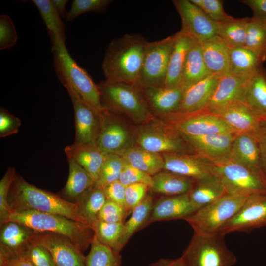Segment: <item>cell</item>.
<instances>
[{"mask_svg": "<svg viewBox=\"0 0 266 266\" xmlns=\"http://www.w3.org/2000/svg\"><path fill=\"white\" fill-rule=\"evenodd\" d=\"M224 236L212 235H194L181 257L187 266H233L235 255L225 244Z\"/></svg>", "mask_w": 266, "mask_h": 266, "instance_id": "obj_8", "label": "cell"}, {"mask_svg": "<svg viewBox=\"0 0 266 266\" xmlns=\"http://www.w3.org/2000/svg\"><path fill=\"white\" fill-rule=\"evenodd\" d=\"M127 213L122 206L107 200L97 215V220L108 223L124 222Z\"/></svg>", "mask_w": 266, "mask_h": 266, "instance_id": "obj_50", "label": "cell"}, {"mask_svg": "<svg viewBox=\"0 0 266 266\" xmlns=\"http://www.w3.org/2000/svg\"><path fill=\"white\" fill-rule=\"evenodd\" d=\"M0 266H33L24 256L17 257L0 261Z\"/></svg>", "mask_w": 266, "mask_h": 266, "instance_id": "obj_57", "label": "cell"}, {"mask_svg": "<svg viewBox=\"0 0 266 266\" xmlns=\"http://www.w3.org/2000/svg\"><path fill=\"white\" fill-rule=\"evenodd\" d=\"M248 197L226 194L215 201L198 209L184 220L192 227L195 233L217 234L236 214Z\"/></svg>", "mask_w": 266, "mask_h": 266, "instance_id": "obj_7", "label": "cell"}, {"mask_svg": "<svg viewBox=\"0 0 266 266\" xmlns=\"http://www.w3.org/2000/svg\"><path fill=\"white\" fill-rule=\"evenodd\" d=\"M244 46L256 53L264 62L266 59V24L252 17L248 23Z\"/></svg>", "mask_w": 266, "mask_h": 266, "instance_id": "obj_41", "label": "cell"}, {"mask_svg": "<svg viewBox=\"0 0 266 266\" xmlns=\"http://www.w3.org/2000/svg\"><path fill=\"white\" fill-rule=\"evenodd\" d=\"M135 145L153 153H187L192 148L173 124L153 116L134 131Z\"/></svg>", "mask_w": 266, "mask_h": 266, "instance_id": "obj_6", "label": "cell"}, {"mask_svg": "<svg viewBox=\"0 0 266 266\" xmlns=\"http://www.w3.org/2000/svg\"><path fill=\"white\" fill-rule=\"evenodd\" d=\"M190 199L197 209L204 207L226 194V190L218 177L196 180L188 193Z\"/></svg>", "mask_w": 266, "mask_h": 266, "instance_id": "obj_33", "label": "cell"}, {"mask_svg": "<svg viewBox=\"0 0 266 266\" xmlns=\"http://www.w3.org/2000/svg\"><path fill=\"white\" fill-rule=\"evenodd\" d=\"M52 1L61 17L65 19L67 13L66 9V6L68 0H52Z\"/></svg>", "mask_w": 266, "mask_h": 266, "instance_id": "obj_58", "label": "cell"}, {"mask_svg": "<svg viewBox=\"0 0 266 266\" xmlns=\"http://www.w3.org/2000/svg\"><path fill=\"white\" fill-rule=\"evenodd\" d=\"M36 232L17 222L0 226V261L24 256L34 242Z\"/></svg>", "mask_w": 266, "mask_h": 266, "instance_id": "obj_18", "label": "cell"}, {"mask_svg": "<svg viewBox=\"0 0 266 266\" xmlns=\"http://www.w3.org/2000/svg\"><path fill=\"white\" fill-rule=\"evenodd\" d=\"M14 167H9L0 181V226L8 222L12 211L8 201L10 188L16 174Z\"/></svg>", "mask_w": 266, "mask_h": 266, "instance_id": "obj_45", "label": "cell"}, {"mask_svg": "<svg viewBox=\"0 0 266 266\" xmlns=\"http://www.w3.org/2000/svg\"><path fill=\"white\" fill-rule=\"evenodd\" d=\"M9 221L21 224L36 232H49L66 236L82 252L92 244L94 232L91 226L60 215L35 210L12 212Z\"/></svg>", "mask_w": 266, "mask_h": 266, "instance_id": "obj_3", "label": "cell"}, {"mask_svg": "<svg viewBox=\"0 0 266 266\" xmlns=\"http://www.w3.org/2000/svg\"><path fill=\"white\" fill-rule=\"evenodd\" d=\"M161 155L164 162L163 170L195 180L214 175L212 162L206 161L203 158L184 153H166Z\"/></svg>", "mask_w": 266, "mask_h": 266, "instance_id": "obj_17", "label": "cell"}, {"mask_svg": "<svg viewBox=\"0 0 266 266\" xmlns=\"http://www.w3.org/2000/svg\"><path fill=\"white\" fill-rule=\"evenodd\" d=\"M18 40L15 26L10 17L6 14L0 16V50L13 47Z\"/></svg>", "mask_w": 266, "mask_h": 266, "instance_id": "obj_48", "label": "cell"}, {"mask_svg": "<svg viewBox=\"0 0 266 266\" xmlns=\"http://www.w3.org/2000/svg\"><path fill=\"white\" fill-rule=\"evenodd\" d=\"M197 210L191 201L188 193L165 196L154 203L147 224L163 220H184Z\"/></svg>", "mask_w": 266, "mask_h": 266, "instance_id": "obj_24", "label": "cell"}, {"mask_svg": "<svg viewBox=\"0 0 266 266\" xmlns=\"http://www.w3.org/2000/svg\"><path fill=\"white\" fill-rule=\"evenodd\" d=\"M230 158L261 175L266 181L256 137L250 134H237L232 143Z\"/></svg>", "mask_w": 266, "mask_h": 266, "instance_id": "obj_25", "label": "cell"}, {"mask_svg": "<svg viewBox=\"0 0 266 266\" xmlns=\"http://www.w3.org/2000/svg\"><path fill=\"white\" fill-rule=\"evenodd\" d=\"M174 35V42L164 84L167 87L181 85L185 59L193 40V38L181 30Z\"/></svg>", "mask_w": 266, "mask_h": 266, "instance_id": "obj_28", "label": "cell"}, {"mask_svg": "<svg viewBox=\"0 0 266 266\" xmlns=\"http://www.w3.org/2000/svg\"><path fill=\"white\" fill-rule=\"evenodd\" d=\"M91 226L94 232V238L99 242L119 251L124 222L108 223L96 220Z\"/></svg>", "mask_w": 266, "mask_h": 266, "instance_id": "obj_40", "label": "cell"}, {"mask_svg": "<svg viewBox=\"0 0 266 266\" xmlns=\"http://www.w3.org/2000/svg\"><path fill=\"white\" fill-rule=\"evenodd\" d=\"M8 201L12 212L35 210L89 224L76 202L33 185L17 173L10 188Z\"/></svg>", "mask_w": 266, "mask_h": 266, "instance_id": "obj_1", "label": "cell"}, {"mask_svg": "<svg viewBox=\"0 0 266 266\" xmlns=\"http://www.w3.org/2000/svg\"><path fill=\"white\" fill-rule=\"evenodd\" d=\"M250 18L232 19L217 23V35L228 47L244 46Z\"/></svg>", "mask_w": 266, "mask_h": 266, "instance_id": "obj_38", "label": "cell"}, {"mask_svg": "<svg viewBox=\"0 0 266 266\" xmlns=\"http://www.w3.org/2000/svg\"><path fill=\"white\" fill-rule=\"evenodd\" d=\"M235 133H221L201 136L183 135L193 150L211 161L230 158Z\"/></svg>", "mask_w": 266, "mask_h": 266, "instance_id": "obj_22", "label": "cell"}, {"mask_svg": "<svg viewBox=\"0 0 266 266\" xmlns=\"http://www.w3.org/2000/svg\"><path fill=\"white\" fill-rule=\"evenodd\" d=\"M20 120L6 109H0V137L3 138L17 133L21 126Z\"/></svg>", "mask_w": 266, "mask_h": 266, "instance_id": "obj_52", "label": "cell"}, {"mask_svg": "<svg viewBox=\"0 0 266 266\" xmlns=\"http://www.w3.org/2000/svg\"><path fill=\"white\" fill-rule=\"evenodd\" d=\"M252 76L229 74L220 77L207 105L200 112L216 114L232 104L245 102L247 88Z\"/></svg>", "mask_w": 266, "mask_h": 266, "instance_id": "obj_14", "label": "cell"}, {"mask_svg": "<svg viewBox=\"0 0 266 266\" xmlns=\"http://www.w3.org/2000/svg\"><path fill=\"white\" fill-rule=\"evenodd\" d=\"M260 150L263 171L266 179V120H264L256 136Z\"/></svg>", "mask_w": 266, "mask_h": 266, "instance_id": "obj_54", "label": "cell"}, {"mask_svg": "<svg viewBox=\"0 0 266 266\" xmlns=\"http://www.w3.org/2000/svg\"><path fill=\"white\" fill-rule=\"evenodd\" d=\"M24 256L33 266H56L49 250L35 242L28 247Z\"/></svg>", "mask_w": 266, "mask_h": 266, "instance_id": "obj_47", "label": "cell"}, {"mask_svg": "<svg viewBox=\"0 0 266 266\" xmlns=\"http://www.w3.org/2000/svg\"><path fill=\"white\" fill-rule=\"evenodd\" d=\"M211 162L213 173L221 181L226 194L249 197L266 193V181L251 169L230 158Z\"/></svg>", "mask_w": 266, "mask_h": 266, "instance_id": "obj_9", "label": "cell"}, {"mask_svg": "<svg viewBox=\"0 0 266 266\" xmlns=\"http://www.w3.org/2000/svg\"><path fill=\"white\" fill-rule=\"evenodd\" d=\"M69 175L63 190L67 198L77 200L86 190L93 187L95 182L90 174L76 161L67 157Z\"/></svg>", "mask_w": 266, "mask_h": 266, "instance_id": "obj_35", "label": "cell"}, {"mask_svg": "<svg viewBox=\"0 0 266 266\" xmlns=\"http://www.w3.org/2000/svg\"><path fill=\"white\" fill-rule=\"evenodd\" d=\"M140 88L150 110L157 117L165 119L178 111L184 90L181 85L175 87L160 85Z\"/></svg>", "mask_w": 266, "mask_h": 266, "instance_id": "obj_19", "label": "cell"}, {"mask_svg": "<svg viewBox=\"0 0 266 266\" xmlns=\"http://www.w3.org/2000/svg\"><path fill=\"white\" fill-rule=\"evenodd\" d=\"M147 42L136 34H126L112 40L102 64L105 81L136 85Z\"/></svg>", "mask_w": 266, "mask_h": 266, "instance_id": "obj_2", "label": "cell"}, {"mask_svg": "<svg viewBox=\"0 0 266 266\" xmlns=\"http://www.w3.org/2000/svg\"><path fill=\"white\" fill-rule=\"evenodd\" d=\"M65 152L81 166L91 176L95 183L99 178L106 154L96 143H75L66 146Z\"/></svg>", "mask_w": 266, "mask_h": 266, "instance_id": "obj_26", "label": "cell"}, {"mask_svg": "<svg viewBox=\"0 0 266 266\" xmlns=\"http://www.w3.org/2000/svg\"><path fill=\"white\" fill-rule=\"evenodd\" d=\"M210 74L203 60L200 42L193 39L185 59L181 85L185 89Z\"/></svg>", "mask_w": 266, "mask_h": 266, "instance_id": "obj_30", "label": "cell"}, {"mask_svg": "<svg viewBox=\"0 0 266 266\" xmlns=\"http://www.w3.org/2000/svg\"><path fill=\"white\" fill-rule=\"evenodd\" d=\"M98 86L104 108L123 113L138 125L154 116L138 86L105 80L100 82Z\"/></svg>", "mask_w": 266, "mask_h": 266, "instance_id": "obj_5", "label": "cell"}, {"mask_svg": "<svg viewBox=\"0 0 266 266\" xmlns=\"http://www.w3.org/2000/svg\"><path fill=\"white\" fill-rule=\"evenodd\" d=\"M125 188L126 187L119 180H118L108 184L103 189L107 200L115 202L127 211L125 201Z\"/></svg>", "mask_w": 266, "mask_h": 266, "instance_id": "obj_53", "label": "cell"}, {"mask_svg": "<svg viewBox=\"0 0 266 266\" xmlns=\"http://www.w3.org/2000/svg\"><path fill=\"white\" fill-rule=\"evenodd\" d=\"M255 18V17H254ZM257 19H258L259 20L261 21V22L266 24V18H261V19H258V18H256Z\"/></svg>", "mask_w": 266, "mask_h": 266, "instance_id": "obj_59", "label": "cell"}, {"mask_svg": "<svg viewBox=\"0 0 266 266\" xmlns=\"http://www.w3.org/2000/svg\"><path fill=\"white\" fill-rule=\"evenodd\" d=\"M119 181L125 187L132 184L142 183L147 185L150 188L152 176L126 163L121 173Z\"/></svg>", "mask_w": 266, "mask_h": 266, "instance_id": "obj_51", "label": "cell"}, {"mask_svg": "<svg viewBox=\"0 0 266 266\" xmlns=\"http://www.w3.org/2000/svg\"><path fill=\"white\" fill-rule=\"evenodd\" d=\"M86 266H121V257L119 252L94 238L86 257Z\"/></svg>", "mask_w": 266, "mask_h": 266, "instance_id": "obj_42", "label": "cell"}, {"mask_svg": "<svg viewBox=\"0 0 266 266\" xmlns=\"http://www.w3.org/2000/svg\"><path fill=\"white\" fill-rule=\"evenodd\" d=\"M118 155L126 163L151 176L163 170L164 162L161 154L152 152L136 145Z\"/></svg>", "mask_w": 266, "mask_h": 266, "instance_id": "obj_31", "label": "cell"}, {"mask_svg": "<svg viewBox=\"0 0 266 266\" xmlns=\"http://www.w3.org/2000/svg\"><path fill=\"white\" fill-rule=\"evenodd\" d=\"M196 180L166 170L152 176L149 188L153 192L165 196H175L189 193Z\"/></svg>", "mask_w": 266, "mask_h": 266, "instance_id": "obj_29", "label": "cell"}, {"mask_svg": "<svg viewBox=\"0 0 266 266\" xmlns=\"http://www.w3.org/2000/svg\"><path fill=\"white\" fill-rule=\"evenodd\" d=\"M47 29L52 44L65 41V26L52 0H32Z\"/></svg>", "mask_w": 266, "mask_h": 266, "instance_id": "obj_36", "label": "cell"}, {"mask_svg": "<svg viewBox=\"0 0 266 266\" xmlns=\"http://www.w3.org/2000/svg\"><path fill=\"white\" fill-rule=\"evenodd\" d=\"M71 99L74 112L75 143H95L99 126V116L71 86H64Z\"/></svg>", "mask_w": 266, "mask_h": 266, "instance_id": "obj_16", "label": "cell"}, {"mask_svg": "<svg viewBox=\"0 0 266 266\" xmlns=\"http://www.w3.org/2000/svg\"><path fill=\"white\" fill-rule=\"evenodd\" d=\"M173 3L181 21V31L201 42L217 35V23L210 19L190 0H174Z\"/></svg>", "mask_w": 266, "mask_h": 266, "instance_id": "obj_13", "label": "cell"}, {"mask_svg": "<svg viewBox=\"0 0 266 266\" xmlns=\"http://www.w3.org/2000/svg\"><path fill=\"white\" fill-rule=\"evenodd\" d=\"M34 242L46 248L56 266H86V257L70 239L49 232H36Z\"/></svg>", "mask_w": 266, "mask_h": 266, "instance_id": "obj_15", "label": "cell"}, {"mask_svg": "<svg viewBox=\"0 0 266 266\" xmlns=\"http://www.w3.org/2000/svg\"><path fill=\"white\" fill-rule=\"evenodd\" d=\"M245 103L263 120H266V74L262 68L249 80Z\"/></svg>", "mask_w": 266, "mask_h": 266, "instance_id": "obj_34", "label": "cell"}, {"mask_svg": "<svg viewBox=\"0 0 266 266\" xmlns=\"http://www.w3.org/2000/svg\"><path fill=\"white\" fill-rule=\"evenodd\" d=\"M266 226V193L249 196L236 214L220 229L225 235L235 232H249Z\"/></svg>", "mask_w": 266, "mask_h": 266, "instance_id": "obj_12", "label": "cell"}, {"mask_svg": "<svg viewBox=\"0 0 266 266\" xmlns=\"http://www.w3.org/2000/svg\"><path fill=\"white\" fill-rule=\"evenodd\" d=\"M148 266H187L183 259L181 256L174 259L161 258Z\"/></svg>", "mask_w": 266, "mask_h": 266, "instance_id": "obj_56", "label": "cell"}, {"mask_svg": "<svg viewBox=\"0 0 266 266\" xmlns=\"http://www.w3.org/2000/svg\"><path fill=\"white\" fill-rule=\"evenodd\" d=\"M223 119L236 134H257L264 120L244 102L232 104L216 114Z\"/></svg>", "mask_w": 266, "mask_h": 266, "instance_id": "obj_23", "label": "cell"}, {"mask_svg": "<svg viewBox=\"0 0 266 266\" xmlns=\"http://www.w3.org/2000/svg\"><path fill=\"white\" fill-rule=\"evenodd\" d=\"M126 165L123 158L118 154H106L99 177L94 186L103 189L108 184L119 180L122 171Z\"/></svg>", "mask_w": 266, "mask_h": 266, "instance_id": "obj_43", "label": "cell"}, {"mask_svg": "<svg viewBox=\"0 0 266 266\" xmlns=\"http://www.w3.org/2000/svg\"><path fill=\"white\" fill-rule=\"evenodd\" d=\"M106 200L103 189L93 186L84 192L76 202L91 225L97 219V215Z\"/></svg>", "mask_w": 266, "mask_h": 266, "instance_id": "obj_39", "label": "cell"}, {"mask_svg": "<svg viewBox=\"0 0 266 266\" xmlns=\"http://www.w3.org/2000/svg\"><path fill=\"white\" fill-rule=\"evenodd\" d=\"M153 204V197L148 193L143 201L132 210L128 220L124 223L123 231L119 244V252L133 234L145 224H147Z\"/></svg>", "mask_w": 266, "mask_h": 266, "instance_id": "obj_37", "label": "cell"}, {"mask_svg": "<svg viewBox=\"0 0 266 266\" xmlns=\"http://www.w3.org/2000/svg\"><path fill=\"white\" fill-rule=\"evenodd\" d=\"M220 78L210 74L185 88L178 111L166 119L176 118L201 112L207 105Z\"/></svg>", "mask_w": 266, "mask_h": 266, "instance_id": "obj_20", "label": "cell"}, {"mask_svg": "<svg viewBox=\"0 0 266 266\" xmlns=\"http://www.w3.org/2000/svg\"><path fill=\"white\" fill-rule=\"evenodd\" d=\"M99 116L95 143L103 153L119 154L136 145L134 131L121 122L114 111L104 108Z\"/></svg>", "mask_w": 266, "mask_h": 266, "instance_id": "obj_11", "label": "cell"}, {"mask_svg": "<svg viewBox=\"0 0 266 266\" xmlns=\"http://www.w3.org/2000/svg\"><path fill=\"white\" fill-rule=\"evenodd\" d=\"M175 35L148 42L136 85L139 87L164 85Z\"/></svg>", "mask_w": 266, "mask_h": 266, "instance_id": "obj_10", "label": "cell"}, {"mask_svg": "<svg viewBox=\"0 0 266 266\" xmlns=\"http://www.w3.org/2000/svg\"><path fill=\"white\" fill-rule=\"evenodd\" d=\"M149 187L144 183H137L126 186L125 201L127 212L139 204L147 195Z\"/></svg>", "mask_w": 266, "mask_h": 266, "instance_id": "obj_49", "label": "cell"}, {"mask_svg": "<svg viewBox=\"0 0 266 266\" xmlns=\"http://www.w3.org/2000/svg\"><path fill=\"white\" fill-rule=\"evenodd\" d=\"M178 118L179 121L173 125L183 135L201 136L235 133L223 119L213 114L199 112Z\"/></svg>", "mask_w": 266, "mask_h": 266, "instance_id": "obj_21", "label": "cell"}, {"mask_svg": "<svg viewBox=\"0 0 266 266\" xmlns=\"http://www.w3.org/2000/svg\"><path fill=\"white\" fill-rule=\"evenodd\" d=\"M112 2V0H74L65 19L69 22L89 12H104Z\"/></svg>", "mask_w": 266, "mask_h": 266, "instance_id": "obj_44", "label": "cell"}, {"mask_svg": "<svg viewBox=\"0 0 266 266\" xmlns=\"http://www.w3.org/2000/svg\"><path fill=\"white\" fill-rule=\"evenodd\" d=\"M229 74L252 76L263 63L254 52L244 46L229 47Z\"/></svg>", "mask_w": 266, "mask_h": 266, "instance_id": "obj_32", "label": "cell"}, {"mask_svg": "<svg viewBox=\"0 0 266 266\" xmlns=\"http://www.w3.org/2000/svg\"><path fill=\"white\" fill-rule=\"evenodd\" d=\"M240 1L252 9L253 17L258 19L266 17V0H242Z\"/></svg>", "mask_w": 266, "mask_h": 266, "instance_id": "obj_55", "label": "cell"}, {"mask_svg": "<svg viewBox=\"0 0 266 266\" xmlns=\"http://www.w3.org/2000/svg\"><path fill=\"white\" fill-rule=\"evenodd\" d=\"M203 60L211 74L221 77L229 74V47L218 35L200 42Z\"/></svg>", "mask_w": 266, "mask_h": 266, "instance_id": "obj_27", "label": "cell"}, {"mask_svg": "<svg viewBox=\"0 0 266 266\" xmlns=\"http://www.w3.org/2000/svg\"><path fill=\"white\" fill-rule=\"evenodd\" d=\"M54 66L57 77L64 85L72 86L85 102L97 114L104 108L101 105L98 85L84 68L69 54L65 41L52 45Z\"/></svg>", "mask_w": 266, "mask_h": 266, "instance_id": "obj_4", "label": "cell"}, {"mask_svg": "<svg viewBox=\"0 0 266 266\" xmlns=\"http://www.w3.org/2000/svg\"><path fill=\"white\" fill-rule=\"evenodd\" d=\"M201 9L212 20L219 23L232 19L223 8V1L221 0H190Z\"/></svg>", "mask_w": 266, "mask_h": 266, "instance_id": "obj_46", "label": "cell"}]
</instances>
